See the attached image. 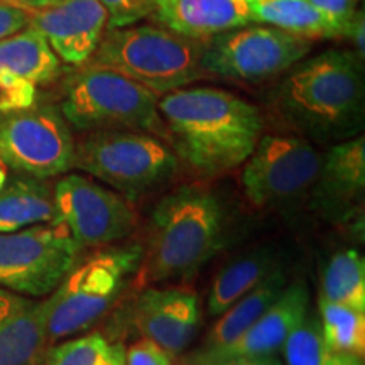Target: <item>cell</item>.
Masks as SVG:
<instances>
[{"label":"cell","mask_w":365,"mask_h":365,"mask_svg":"<svg viewBox=\"0 0 365 365\" xmlns=\"http://www.w3.org/2000/svg\"><path fill=\"white\" fill-rule=\"evenodd\" d=\"M158 107L178 156L203 176L223 175L244 164L262 135L257 107L220 88L171 91Z\"/></svg>","instance_id":"1"},{"label":"cell","mask_w":365,"mask_h":365,"mask_svg":"<svg viewBox=\"0 0 365 365\" xmlns=\"http://www.w3.org/2000/svg\"><path fill=\"white\" fill-rule=\"evenodd\" d=\"M362 59L325 51L286 71L272 105L286 124L317 140H346L364 125Z\"/></svg>","instance_id":"2"},{"label":"cell","mask_w":365,"mask_h":365,"mask_svg":"<svg viewBox=\"0 0 365 365\" xmlns=\"http://www.w3.org/2000/svg\"><path fill=\"white\" fill-rule=\"evenodd\" d=\"M223 234L220 200L200 186H181L154 208L137 282L145 286L191 276L222 249Z\"/></svg>","instance_id":"3"},{"label":"cell","mask_w":365,"mask_h":365,"mask_svg":"<svg viewBox=\"0 0 365 365\" xmlns=\"http://www.w3.org/2000/svg\"><path fill=\"white\" fill-rule=\"evenodd\" d=\"M203 46L158 26L113 27L103 33L88 66L115 71L159 97L207 75Z\"/></svg>","instance_id":"4"},{"label":"cell","mask_w":365,"mask_h":365,"mask_svg":"<svg viewBox=\"0 0 365 365\" xmlns=\"http://www.w3.org/2000/svg\"><path fill=\"white\" fill-rule=\"evenodd\" d=\"M140 261L139 247H110L73 267L43 301L48 341L86 331L102 319Z\"/></svg>","instance_id":"5"},{"label":"cell","mask_w":365,"mask_h":365,"mask_svg":"<svg viewBox=\"0 0 365 365\" xmlns=\"http://www.w3.org/2000/svg\"><path fill=\"white\" fill-rule=\"evenodd\" d=\"M158 95L115 71L88 66L66 86L61 115L80 130H132L166 137Z\"/></svg>","instance_id":"6"},{"label":"cell","mask_w":365,"mask_h":365,"mask_svg":"<svg viewBox=\"0 0 365 365\" xmlns=\"http://www.w3.org/2000/svg\"><path fill=\"white\" fill-rule=\"evenodd\" d=\"M75 166L125 195L144 193L175 175V153L156 135L95 130L75 145Z\"/></svg>","instance_id":"7"},{"label":"cell","mask_w":365,"mask_h":365,"mask_svg":"<svg viewBox=\"0 0 365 365\" xmlns=\"http://www.w3.org/2000/svg\"><path fill=\"white\" fill-rule=\"evenodd\" d=\"M81 247L59 223L0 234V289L41 298L78 262Z\"/></svg>","instance_id":"8"},{"label":"cell","mask_w":365,"mask_h":365,"mask_svg":"<svg viewBox=\"0 0 365 365\" xmlns=\"http://www.w3.org/2000/svg\"><path fill=\"white\" fill-rule=\"evenodd\" d=\"M75 140L61 112L29 105L0 110V163L22 175L44 180L75 168Z\"/></svg>","instance_id":"9"},{"label":"cell","mask_w":365,"mask_h":365,"mask_svg":"<svg viewBox=\"0 0 365 365\" xmlns=\"http://www.w3.org/2000/svg\"><path fill=\"white\" fill-rule=\"evenodd\" d=\"M313 41L272 26L249 24L208 39L202 66L208 75L237 81H262L286 73L312 51Z\"/></svg>","instance_id":"10"},{"label":"cell","mask_w":365,"mask_h":365,"mask_svg":"<svg viewBox=\"0 0 365 365\" xmlns=\"http://www.w3.org/2000/svg\"><path fill=\"white\" fill-rule=\"evenodd\" d=\"M323 156L298 135H261L242 173L245 198L274 207L303 195L317 182Z\"/></svg>","instance_id":"11"},{"label":"cell","mask_w":365,"mask_h":365,"mask_svg":"<svg viewBox=\"0 0 365 365\" xmlns=\"http://www.w3.org/2000/svg\"><path fill=\"white\" fill-rule=\"evenodd\" d=\"M53 202L54 223L65 227L81 249L124 240L137 227L129 200L90 178L65 176L54 188Z\"/></svg>","instance_id":"12"},{"label":"cell","mask_w":365,"mask_h":365,"mask_svg":"<svg viewBox=\"0 0 365 365\" xmlns=\"http://www.w3.org/2000/svg\"><path fill=\"white\" fill-rule=\"evenodd\" d=\"M58 73V56L34 27L0 39V110L33 105L36 86L53 81Z\"/></svg>","instance_id":"13"},{"label":"cell","mask_w":365,"mask_h":365,"mask_svg":"<svg viewBox=\"0 0 365 365\" xmlns=\"http://www.w3.org/2000/svg\"><path fill=\"white\" fill-rule=\"evenodd\" d=\"M49 48L70 65H83L93 56L107 31V11L100 0H59L56 6L31 16Z\"/></svg>","instance_id":"14"},{"label":"cell","mask_w":365,"mask_h":365,"mask_svg":"<svg viewBox=\"0 0 365 365\" xmlns=\"http://www.w3.org/2000/svg\"><path fill=\"white\" fill-rule=\"evenodd\" d=\"M137 330L170 355L181 354L193 340L200 325L198 296L193 291L149 287L134 309Z\"/></svg>","instance_id":"15"},{"label":"cell","mask_w":365,"mask_h":365,"mask_svg":"<svg viewBox=\"0 0 365 365\" xmlns=\"http://www.w3.org/2000/svg\"><path fill=\"white\" fill-rule=\"evenodd\" d=\"M149 17L198 43L254 24L247 0H158Z\"/></svg>","instance_id":"16"},{"label":"cell","mask_w":365,"mask_h":365,"mask_svg":"<svg viewBox=\"0 0 365 365\" xmlns=\"http://www.w3.org/2000/svg\"><path fill=\"white\" fill-rule=\"evenodd\" d=\"M308 314V291L304 284L296 282L282 289L274 303L249 327L239 339L220 349L207 350L205 360H217L237 355H274L281 350L291 331Z\"/></svg>","instance_id":"17"},{"label":"cell","mask_w":365,"mask_h":365,"mask_svg":"<svg viewBox=\"0 0 365 365\" xmlns=\"http://www.w3.org/2000/svg\"><path fill=\"white\" fill-rule=\"evenodd\" d=\"M314 200L330 217L345 218L357 207L365 188V137L335 144L323 156Z\"/></svg>","instance_id":"18"},{"label":"cell","mask_w":365,"mask_h":365,"mask_svg":"<svg viewBox=\"0 0 365 365\" xmlns=\"http://www.w3.org/2000/svg\"><path fill=\"white\" fill-rule=\"evenodd\" d=\"M46 344L43 301L0 289V365H39Z\"/></svg>","instance_id":"19"},{"label":"cell","mask_w":365,"mask_h":365,"mask_svg":"<svg viewBox=\"0 0 365 365\" xmlns=\"http://www.w3.org/2000/svg\"><path fill=\"white\" fill-rule=\"evenodd\" d=\"M254 24L272 26L303 39L345 38V31L309 0H247Z\"/></svg>","instance_id":"20"},{"label":"cell","mask_w":365,"mask_h":365,"mask_svg":"<svg viewBox=\"0 0 365 365\" xmlns=\"http://www.w3.org/2000/svg\"><path fill=\"white\" fill-rule=\"evenodd\" d=\"M53 193L36 178H16L0 188V234L54 223Z\"/></svg>","instance_id":"21"},{"label":"cell","mask_w":365,"mask_h":365,"mask_svg":"<svg viewBox=\"0 0 365 365\" xmlns=\"http://www.w3.org/2000/svg\"><path fill=\"white\" fill-rule=\"evenodd\" d=\"M284 287V274L274 271L262 282H259L252 291L235 301L225 313L220 314V319L208 333V350L220 349V346H225L239 339L242 333L252 327L259 317L279 298Z\"/></svg>","instance_id":"22"},{"label":"cell","mask_w":365,"mask_h":365,"mask_svg":"<svg viewBox=\"0 0 365 365\" xmlns=\"http://www.w3.org/2000/svg\"><path fill=\"white\" fill-rule=\"evenodd\" d=\"M271 272H274V257L266 252L247 255L232 262L213 281L208 294L210 314L220 317Z\"/></svg>","instance_id":"23"},{"label":"cell","mask_w":365,"mask_h":365,"mask_svg":"<svg viewBox=\"0 0 365 365\" xmlns=\"http://www.w3.org/2000/svg\"><path fill=\"white\" fill-rule=\"evenodd\" d=\"M322 299L365 312V261L357 250L336 252L322 276Z\"/></svg>","instance_id":"24"},{"label":"cell","mask_w":365,"mask_h":365,"mask_svg":"<svg viewBox=\"0 0 365 365\" xmlns=\"http://www.w3.org/2000/svg\"><path fill=\"white\" fill-rule=\"evenodd\" d=\"M319 317L323 336L331 355L364 357L365 312L319 298Z\"/></svg>","instance_id":"25"},{"label":"cell","mask_w":365,"mask_h":365,"mask_svg":"<svg viewBox=\"0 0 365 365\" xmlns=\"http://www.w3.org/2000/svg\"><path fill=\"white\" fill-rule=\"evenodd\" d=\"M286 365H327L331 357L317 317H304L281 346Z\"/></svg>","instance_id":"26"},{"label":"cell","mask_w":365,"mask_h":365,"mask_svg":"<svg viewBox=\"0 0 365 365\" xmlns=\"http://www.w3.org/2000/svg\"><path fill=\"white\" fill-rule=\"evenodd\" d=\"M113 346L102 333L93 331L80 339L65 340L46 350L44 365H108Z\"/></svg>","instance_id":"27"},{"label":"cell","mask_w":365,"mask_h":365,"mask_svg":"<svg viewBox=\"0 0 365 365\" xmlns=\"http://www.w3.org/2000/svg\"><path fill=\"white\" fill-rule=\"evenodd\" d=\"M107 11V29L134 26L153 14L158 0H100Z\"/></svg>","instance_id":"28"},{"label":"cell","mask_w":365,"mask_h":365,"mask_svg":"<svg viewBox=\"0 0 365 365\" xmlns=\"http://www.w3.org/2000/svg\"><path fill=\"white\" fill-rule=\"evenodd\" d=\"M125 365H171V355L153 340L143 339L127 349Z\"/></svg>","instance_id":"29"},{"label":"cell","mask_w":365,"mask_h":365,"mask_svg":"<svg viewBox=\"0 0 365 365\" xmlns=\"http://www.w3.org/2000/svg\"><path fill=\"white\" fill-rule=\"evenodd\" d=\"M309 2L323 14H327L331 21H335L345 31L346 38V31L352 24L354 16L357 14L359 0H309Z\"/></svg>","instance_id":"30"},{"label":"cell","mask_w":365,"mask_h":365,"mask_svg":"<svg viewBox=\"0 0 365 365\" xmlns=\"http://www.w3.org/2000/svg\"><path fill=\"white\" fill-rule=\"evenodd\" d=\"M33 14L21 11V9L0 4V39L19 33L31 24Z\"/></svg>","instance_id":"31"},{"label":"cell","mask_w":365,"mask_h":365,"mask_svg":"<svg viewBox=\"0 0 365 365\" xmlns=\"http://www.w3.org/2000/svg\"><path fill=\"white\" fill-rule=\"evenodd\" d=\"M203 365H281L274 355H237L217 360H205Z\"/></svg>","instance_id":"32"},{"label":"cell","mask_w":365,"mask_h":365,"mask_svg":"<svg viewBox=\"0 0 365 365\" xmlns=\"http://www.w3.org/2000/svg\"><path fill=\"white\" fill-rule=\"evenodd\" d=\"M59 0H0V4H6V6H12L26 11L29 14L43 12L46 9H51L56 6Z\"/></svg>","instance_id":"33"},{"label":"cell","mask_w":365,"mask_h":365,"mask_svg":"<svg viewBox=\"0 0 365 365\" xmlns=\"http://www.w3.org/2000/svg\"><path fill=\"white\" fill-rule=\"evenodd\" d=\"M364 12L360 11L354 16L352 24H350L349 31H346V38L354 41L355 49H357V56L362 59L364 58Z\"/></svg>","instance_id":"34"},{"label":"cell","mask_w":365,"mask_h":365,"mask_svg":"<svg viewBox=\"0 0 365 365\" xmlns=\"http://www.w3.org/2000/svg\"><path fill=\"white\" fill-rule=\"evenodd\" d=\"M327 365H364V362H362V357H357V355L333 354Z\"/></svg>","instance_id":"35"},{"label":"cell","mask_w":365,"mask_h":365,"mask_svg":"<svg viewBox=\"0 0 365 365\" xmlns=\"http://www.w3.org/2000/svg\"><path fill=\"white\" fill-rule=\"evenodd\" d=\"M108 365H125V350L122 345H113L112 359Z\"/></svg>","instance_id":"36"}]
</instances>
